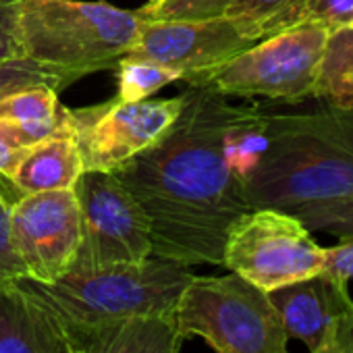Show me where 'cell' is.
<instances>
[{"label":"cell","instance_id":"obj_21","mask_svg":"<svg viewBox=\"0 0 353 353\" xmlns=\"http://www.w3.org/2000/svg\"><path fill=\"white\" fill-rule=\"evenodd\" d=\"M61 127H63V108H61V119L54 125H19V123L0 121V176H7L15 168V164L28 152V148L52 135Z\"/></svg>","mask_w":353,"mask_h":353},{"label":"cell","instance_id":"obj_12","mask_svg":"<svg viewBox=\"0 0 353 353\" xmlns=\"http://www.w3.org/2000/svg\"><path fill=\"white\" fill-rule=\"evenodd\" d=\"M289 339H297L307 353L320 351L336 332L341 318L353 305L349 287L324 274L270 291Z\"/></svg>","mask_w":353,"mask_h":353},{"label":"cell","instance_id":"obj_10","mask_svg":"<svg viewBox=\"0 0 353 353\" xmlns=\"http://www.w3.org/2000/svg\"><path fill=\"white\" fill-rule=\"evenodd\" d=\"M11 241L26 279L54 283L65 276L79 254L81 214L75 190L28 194L9 206Z\"/></svg>","mask_w":353,"mask_h":353},{"label":"cell","instance_id":"obj_25","mask_svg":"<svg viewBox=\"0 0 353 353\" xmlns=\"http://www.w3.org/2000/svg\"><path fill=\"white\" fill-rule=\"evenodd\" d=\"M26 276L23 264L15 254L11 241V219H9V204L0 198V287L15 283Z\"/></svg>","mask_w":353,"mask_h":353},{"label":"cell","instance_id":"obj_4","mask_svg":"<svg viewBox=\"0 0 353 353\" xmlns=\"http://www.w3.org/2000/svg\"><path fill=\"white\" fill-rule=\"evenodd\" d=\"M143 21L139 11L104 0H21L19 57L52 75L61 94L85 75L114 69L135 46Z\"/></svg>","mask_w":353,"mask_h":353},{"label":"cell","instance_id":"obj_26","mask_svg":"<svg viewBox=\"0 0 353 353\" xmlns=\"http://www.w3.org/2000/svg\"><path fill=\"white\" fill-rule=\"evenodd\" d=\"M324 276L349 285L353 279V235L339 237V243L332 248H324Z\"/></svg>","mask_w":353,"mask_h":353},{"label":"cell","instance_id":"obj_11","mask_svg":"<svg viewBox=\"0 0 353 353\" xmlns=\"http://www.w3.org/2000/svg\"><path fill=\"white\" fill-rule=\"evenodd\" d=\"M254 44L258 42L250 40L229 17L206 21L145 19L129 54L174 69L188 85H202L210 73Z\"/></svg>","mask_w":353,"mask_h":353},{"label":"cell","instance_id":"obj_1","mask_svg":"<svg viewBox=\"0 0 353 353\" xmlns=\"http://www.w3.org/2000/svg\"><path fill=\"white\" fill-rule=\"evenodd\" d=\"M170 129L114 170L143 208L152 256L181 266H223L231 227L250 212L243 183L229 166L225 135L243 106L210 85H188Z\"/></svg>","mask_w":353,"mask_h":353},{"label":"cell","instance_id":"obj_24","mask_svg":"<svg viewBox=\"0 0 353 353\" xmlns=\"http://www.w3.org/2000/svg\"><path fill=\"white\" fill-rule=\"evenodd\" d=\"M301 23H316L330 34L353 28V0H310L303 9Z\"/></svg>","mask_w":353,"mask_h":353},{"label":"cell","instance_id":"obj_16","mask_svg":"<svg viewBox=\"0 0 353 353\" xmlns=\"http://www.w3.org/2000/svg\"><path fill=\"white\" fill-rule=\"evenodd\" d=\"M312 98L324 100L326 106L353 108V28L328 36Z\"/></svg>","mask_w":353,"mask_h":353},{"label":"cell","instance_id":"obj_23","mask_svg":"<svg viewBox=\"0 0 353 353\" xmlns=\"http://www.w3.org/2000/svg\"><path fill=\"white\" fill-rule=\"evenodd\" d=\"M34 85H50L57 90V79L23 57L0 63V98Z\"/></svg>","mask_w":353,"mask_h":353},{"label":"cell","instance_id":"obj_19","mask_svg":"<svg viewBox=\"0 0 353 353\" xmlns=\"http://www.w3.org/2000/svg\"><path fill=\"white\" fill-rule=\"evenodd\" d=\"M59 92L50 85H34L0 98V121L19 125H54L61 119Z\"/></svg>","mask_w":353,"mask_h":353},{"label":"cell","instance_id":"obj_15","mask_svg":"<svg viewBox=\"0 0 353 353\" xmlns=\"http://www.w3.org/2000/svg\"><path fill=\"white\" fill-rule=\"evenodd\" d=\"M185 339L174 326V316H148L129 320L96 334L79 347L85 353H179Z\"/></svg>","mask_w":353,"mask_h":353},{"label":"cell","instance_id":"obj_2","mask_svg":"<svg viewBox=\"0 0 353 353\" xmlns=\"http://www.w3.org/2000/svg\"><path fill=\"white\" fill-rule=\"evenodd\" d=\"M243 194L252 210L287 214L353 202V108L268 114L266 141Z\"/></svg>","mask_w":353,"mask_h":353},{"label":"cell","instance_id":"obj_28","mask_svg":"<svg viewBox=\"0 0 353 353\" xmlns=\"http://www.w3.org/2000/svg\"><path fill=\"white\" fill-rule=\"evenodd\" d=\"M314 353H353V305L341 318L332 339Z\"/></svg>","mask_w":353,"mask_h":353},{"label":"cell","instance_id":"obj_7","mask_svg":"<svg viewBox=\"0 0 353 353\" xmlns=\"http://www.w3.org/2000/svg\"><path fill=\"white\" fill-rule=\"evenodd\" d=\"M223 266L270 293L320 274L324 248L293 214L258 208L245 212L231 227Z\"/></svg>","mask_w":353,"mask_h":353},{"label":"cell","instance_id":"obj_22","mask_svg":"<svg viewBox=\"0 0 353 353\" xmlns=\"http://www.w3.org/2000/svg\"><path fill=\"white\" fill-rule=\"evenodd\" d=\"M299 219L307 231H324L334 237L353 235V202L349 204H328V206H312L293 214Z\"/></svg>","mask_w":353,"mask_h":353},{"label":"cell","instance_id":"obj_27","mask_svg":"<svg viewBox=\"0 0 353 353\" xmlns=\"http://www.w3.org/2000/svg\"><path fill=\"white\" fill-rule=\"evenodd\" d=\"M21 0H0V63L19 57L17 15Z\"/></svg>","mask_w":353,"mask_h":353},{"label":"cell","instance_id":"obj_14","mask_svg":"<svg viewBox=\"0 0 353 353\" xmlns=\"http://www.w3.org/2000/svg\"><path fill=\"white\" fill-rule=\"evenodd\" d=\"M0 353H73L54 316L17 281L0 287Z\"/></svg>","mask_w":353,"mask_h":353},{"label":"cell","instance_id":"obj_18","mask_svg":"<svg viewBox=\"0 0 353 353\" xmlns=\"http://www.w3.org/2000/svg\"><path fill=\"white\" fill-rule=\"evenodd\" d=\"M114 69L119 79L117 98L123 102L148 100L164 85L181 81V75L174 69H168L156 61L133 57V54L123 57Z\"/></svg>","mask_w":353,"mask_h":353},{"label":"cell","instance_id":"obj_29","mask_svg":"<svg viewBox=\"0 0 353 353\" xmlns=\"http://www.w3.org/2000/svg\"><path fill=\"white\" fill-rule=\"evenodd\" d=\"M158 3H160V0H148L145 5H158Z\"/></svg>","mask_w":353,"mask_h":353},{"label":"cell","instance_id":"obj_9","mask_svg":"<svg viewBox=\"0 0 353 353\" xmlns=\"http://www.w3.org/2000/svg\"><path fill=\"white\" fill-rule=\"evenodd\" d=\"M183 96L123 102L117 96L83 108H67L71 133L79 145L83 170L114 172L154 145L176 121Z\"/></svg>","mask_w":353,"mask_h":353},{"label":"cell","instance_id":"obj_17","mask_svg":"<svg viewBox=\"0 0 353 353\" xmlns=\"http://www.w3.org/2000/svg\"><path fill=\"white\" fill-rule=\"evenodd\" d=\"M310 0H237L225 17L233 19L243 34L260 42L299 26Z\"/></svg>","mask_w":353,"mask_h":353},{"label":"cell","instance_id":"obj_6","mask_svg":"<svg viewBox=\"0 0 353 353\" xmlns=\"http://www.w3.org/2000/svg\"><path fill=\"white\" fill-rule=\"evenodd\" d=\"M328 36L330 32L316 23L295 26L237 54L210 73L202 85H210L225 96L299 104L314 94Z\"/></svg>","mask_w":353,"mask_h":353},{"label":"cell","instance_id":"obj_20","mask_svg":"<svg viewBox=\"0 0 353 353\" xmlns=\"http://www.w3.org/2000/svg\"><path fill=\"white\" fill-rule=\"evenodd\" d=\"M237 0H160L143 5L139 15L148 21H206L225 17Z\"/></svg>","mask_w":353,"mask_h":353},{"label":"cell","instance_id":"obj_5","mask_svg":"<svg viewBox=\"0 0 353 353\" xmlns=\"http://www.w3.org/2000/svg\"><path fill=\"white\" fill-rule=\"evenodd\" d=\"M183 339L200 336L216 353H291L270 295L237 274L192 276L174 307Z\"/></svg>","mask_w":353,"mask_h":353},{"label":"cell","instance_id":"obj_30","mask_svg":"<svg viewBox=\"0 0 353 353\" xmlns=\"http://www.w3.org/2000/svg\"><path fill=\"white\" fill-rule=\"evenodd\" d=\"M73 353H85V351H79V349H73Z\"/></svg>","mask_w":353,"mask_h":353},{"label":"cell","instance_id":"obj_8","mask_svg":"<svg viewBox=\"0 0 353 353\" xmlns=\"http://www.w3.org/2000/svg\"><path fill=\"white\" fill-rule=\"evenodd\" d=\"M81 245L73 268L139 264L152 256L150 221L114 172L83 170L75 183Z\"/></svg>","mask_w":353,"mask_h":353},{"label":"cell","instance_id":"obj_3","mask_svg":"<svg viewBox=\"0 0 353 353\" xmlns=\"http://www.w3.org/2000/svg\"><path fill=\"white\" fill-rule=\"evenodd\" d=\"M188 266L150 256L139 264L71 268L54 283L19 279V287L38 299L59 322L73 349L129 320L174 316L188 283Z\"/></svg>","mask_w":353,"mask_h":353},{"label":"cell","instance_id":"obj_13","mask_svg":"<svg viewBox=\"0 0 353 353\" xmlns=\"http://www.w3.org/2000/svg\"><path fill=\"white\" fill-rule=\"evenodd\" d=\"M83 174V160L79 145L71 133L67 121V108L63 106V127L52 135L40 139L21 156L15 168L0 176L11 190H15V200L28 194L73 190Z\"/></svg>","mask_w":353,"mask_h":353}]
</instances>
